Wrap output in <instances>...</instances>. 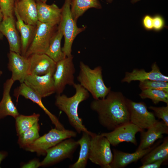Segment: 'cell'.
<instances>
[{
  "label": "cell",
  "instance_id": "1",
  "mask_svg": "<svg viewBox=\"0 0 168 168\" xmlns=\"http://www.w3.org/2000/svg\"><path fill=\"white\" fill-rule=\"evenodd\" d=\"M90 107L97 114L100 125L108 130L130 122L127 98L121 92L111 91L105 98L94 99Z\"/></svg>",
  "mask_w": 168,
  "mask_h": 168
},
{
  "label": "cell",
  "instance_id": "33",
  "mask_svg": "<svg viewBox=\"0 0 168 168\" xmlns=\"http://www.w3.org/2000/svg\"><path fill=\"white\" fill-rule=\"evenodd\" d=\"M148 108L152 110L156 116L162 120L168 126V105L166 106L155 107L151 106Z\"/></svg>",
  "mask_w": 168,
  "mask_h": 168
},
{
  "label": "cell",
  "instance_id": "25",
  "mask_svg": "<svg viewBox=\"0 0 168 168\" xmlns=\"http://www.w3.org/2000/svg\"><path fill=\"white\" fill-rule=\"evenodd\" d=\"M57 29L51 40L49 48L45 53L56 63L66 57L61 46L63 33L58 26Z\"/></svg>",
  "mask_w": 168,
  "mask_h": 168
},
{
  "label": "cell",
  "instance_id": "37",
  "mask_svg": "<svg viewBox=\"0 0 168 168\" xmlns=\"http://www.w3.org/2000/svg\"><path fill=\"white\" fill-rule=\"evenodd\" d=\"M40 166V162L37 159H34L23 165L22 168H37Z\"/></svg>",
  "mask_w": 168,
  "mask_h": 168
},
{
  "label": "cell",
  "instance_id": "20",
  "mask_svg": "<svg viewBox=\"0 0 168 168\" xmlns=\"http://www.w3.org/2000/svg\"><path fill=\"white\" fill-rule=\"evenodd\" d=\"M38 21L53 26L58 25L61 17V8L55 4L50 5L41 0H36Z\"/></svg>",
  "mask_w": 168,
  "mask_h": 168
},
{
  "label": "cell",
  "instance_id": "30",
  "mask_svg": "<svg viewBox=\"0 0 168 168\" xmlns=\"http://www.w3.org/2000/svg\"><path fill=\"white\" fill-rule=\"evenodd\" d=\"M142 99H149L155 104L160 102H165L168 105V92L156 89H146L142 91L139 94Z\"/></svg>",
  "mask_w": 168,
  "mask_h": 168
},
{
  "label": "cell",
  "instance_id": "10",
  "mask_svg": "<svg viewBox=\"0 0 168 168\" xmlns=\"http://www.w3.org/2000/svg\"><path fill=\"white\" fill-rule=\"evenodd\" d=\"M130 122L144 130L158 121L154 114L148 111L145 103L136 102L127 99Z\"/></svg>",
  "mask_w": 168,
  "mask_h": 168
},
{
  "label": "cell",
  "instance_id": "22",
  "mask_svg": "<svg viewBox=\"0 0 168 168\" xmlns=\"http://www.w3.org/2000/svg\"><path fill=\"white\" fill-rule=\"evenodd\" d=\"M14 8L25 23L36 26L38 18L35 0H19L15 2Z\"/></svg>",
  "mask_w": 168,
  "mask_h": 168
},
{
  "label": "cell",
  "instance_id": "5",
  "mask_svg": "<svg viewBox=\"0 0 168 168\" xmlns=\"http://www.w3.org/2000/svg\"><path fill=\"white\" fill-rule=\"evenodd\" d=\"M77 132L73 130L52 128L48 133L40 137L24 149L27 151L35 152L38 155H44L47 150L62 141L76 137Z\"/></svg>",
  "mask_w": 168,
  "mask_h": 168
},
{
  "label": "cell",
  "instance_id": "28",
  "mask_svg": "<svg viewBox=\"0 0 168 168\" xmlns=\"http://www.w3.org/2000/svg\"><path fill=\"white\" fill-rule=\"evenodd\" d=\"M40 114L34 113L29 115L19 114L15 118L17 135H19L38 122Z\"/></svg>",
  "mask_w": 168,
  "mask_h": 168
},
{
  "label": "cell",
  "instance_id": "14",
  "mask_svg": "<svg viewBox=\"0 0 168 168\" xmlns=\"http://www.w3.org/2000/svg\"><path fill=\"white\" fill-rule=\"evenodd\" d=\"M13 96L17 99L20 96H22L37 104L49 116L56 128L61 130L65 129L57 117L51 113L44 106L42 102V98L24 82L20 83V86L14 89Z\"/></svg>",
  "mask_w": 168,
  "mask_h": 168
},
{
  "label": "cell",
  "instance_id": "43",
  "mask_svg": "<svg viewBox=\"0 0 168 168\" xmlns=\"http://www.w3.org/2000/svg\"><path fill=\"white\" fill-rule=\"evenodd\" d=\"M42 2H44L46 3L47 0H41Z\"/></svg>",
  "mask_w": 168,
  "mask_h": 168
},
{
  "label": "cell",
  "instance_id": "29",
  "mask_svg": "<svg viewBox=\"0 0 168 168\" xmlns=\"http://www.w3.org/2000/svg\"><path fill=\"white\" fill-rule=\"evenodd\" d=\"M40 126L38 122L18 136L17 142L19 147L25 149L32 143L40 136L39 132Z\"/></svg>",
  "mask_w": 168,
  "mask_h": 168
},
{
  "label": "cell",
  "instance_id": "4",
  "mask_svg": "<svg viewBox=\"0 0 168 168\" xmlns=\"http://www.w3.org/2000/svg\"><path fill=\"white\" fill-rule=\"evenodd\" d=\"M72 0H65L61 8V17L58 26L60 28L64 42L62 50L66 57L72 56V48L73 41L76 36L85 29V27L79 28L73 19L71 11Z\"/></svg>",
  "mask_w": 168,
  "mask_h": 168
},
{
  "label": "cell",
  "instance_id": "21",
  "mask_svg": "<svg viewBox=\"0 0 168 168\" xmlns=\"http://www.w3.org/2000/svg\"><path fill=\"white\" fill-rule=\"evenodd\" d=\"M14 82L10 78L7 79L3 84L2 96L0 101V120L8 116L15 119L20 114L10 94Z\"/></svg>",
  "mask_w": 168,
  "mask_h": 168
},
{
  "label": "cell",
  "instance_id": "16",
  "mask_svg": "<svg viewBox=\"0 0 168 168\" xmlns=\"http://www.w3.org/2000/svg\"><path fill=\"white\" fill-rule=\"evenodd\" d=\"M152 70L147 72L143 69H134L129 72H127L122 80V82L130 83L133 81H138L139 82L146 80L160 81L168 82V77L163 74L156 62L153 63L151 66Z\"/></svg>",
  "mask_w": 168,
  "mask_h": 168
},
{
  "label": "cell",
  "instance_id": "41",
  "mask_svg": "<svg viewBox=\"0 0 168 168\" xmlns=\"http://www.w3.org/2000/svg\"><path fill=\"white\" fill-rule=\"evenodd\" d=\"M107 2L109 3L111 2L113 0H106Z\"/></svg>",
  "mask_w": 168,
  "mask_h": 168
},
{
  "label": "cell",
  "instance_id": "6",
  "mask_svg": "<svg viewBox=\"0 0 168 168\" xmlns=\"http://www.w3.org/2000/svg\"><path fill=\"white\" fill-rule=\"evenodd\" d=\"M113 158L110 144L105 137L93 133L91 135L89 159L103 168H110Z\"/></svg>",
  "mask_w": 168,
  "mask_h": 168
},
{
  "label": "cell",
  "instance_id": "38",
  "mask_svg": "<svg viewBox=\"0 0 168 168\" xmlns=\"http://www.w3.org/2000/svg\"><path fill=\"white\" fill-rule=\"evenodd\" d=\"M7 154L6 152L0 151V168L1 162L6 157Z\"/></svg>",
  "mask_w": 168,
  "mask_h": 168
},
{
  "label": "cell",
  "instance_id": "8",
  "mask_svg": "<svg viewBox=\"0 0 168 168\" xmlns=\"http://www.w3.org/2000/svg\"><path fill=\"white\" fill-rule=\"evenodd\" d=\"M79 146L78 141L72 138L62 141L47 150L46 157L40 162V166H50L66 159H72Z\"/></svg>",
  "mask_w": 168,
  "mask_h": 168
},
{
  "label": "cell",
  "instance_id": "12",
  "mask_svg": "<svg viewBox=\"0 0 168 168\" xmlns=\"http://www.w3.org/2000/svg\"><path fill=\"white\" fill-rule=\"evenodd\" d=\"M143 130L129 122L118 127L110 132L103 133L100 134L106 137L110 145L114 146L123 142H130L136 145L137 143L136 135Z\"/></svg>",
  "mask_w": 168,
  "mask_h": 168
},
{
  "label": "cell",
  "instance_id": "36",
  "mask_svg": "<svg viewBox=\"0 0 168 168\" xmlns=\"http://www.w3.org/2000/svg\"><path fill=\"white\" fill-rule=\"evenodd\" d=\"M166 161L165 160H161L149 163L142 165L139 168H159L162 163Z\"/></svg>",
  "mask_w": 168,
  "mask_h": 168
},
{
  "label": "cell",
  "instance_id": "27",
  "mask_svg": "<svg viewBox=\"0 0 168 168\" xmlns=\"http://www.w3.org/2000/svg\"><path fill=\"white\" fill-rule=\"evenodd\" d=\"M101 7L98 0H72L71 3L72 15L76 22L78 18L89 9Z\"/></svg>",
  "mask_w": 168,
  "mask_h": 168
},
{
  "label": "cell",
  "instance_id": "23",
  "mask_svg": "<svg viewBox=\"0 0 168 168\" xmlns=\"http://www.w3.org/2000/svg\"><path fill=\"white\" fill-rule=\"evenodd\" d=\"M14 13L16 19V28L21 35V54L25 56L33 38L36 26L25 23L15 8Z\"/></svg>",
  "mask_w": 168,
  "mask_h": 168
},
{
  "label": "cell",
  "instance_id": "11",
  "mask_svg": "<svg viewBox=\"0 0 168 168\" xmlns=\"http://www.w3.org/2000/svg\"><path fill=\"white\" fill-rule=\"evenodd\" d=\"M55 70H51L42 75H28L24 82L41 98L48 96L55 93L53 78Z\"/></svg>",
  "mask_w": 168,
  "mask_h": 168
},
{
  "label": "cell",
  "instance_id": "2",
  "mask_svg": "<svg viewBox=\"0 0 168 168\" xmlns=\"http://www.w3.org/2000/svg\"><path fill=\"white\" fill-rule=\"evenodd\" d=\"M73 86L75 93L68 97L64 94H57L55 96V105L60 110L67 115L70 125L76 132L90 133L83 124L82 119L78 115V109L79 104L87 100L89 97V93L79 83H75Z\"/></svg>",
  "mask_w": 168,
  "mask_h": 168
},
{
  "label": "cell",
  "instance_id": "7",
  "mask_svg": "<svg viewBox=\"0 0 168 168\" xmlns=\"http://www.w3.org/2000/svg\"><path fill=\"white\" fill-rule=\"evenodd\" d=\"M56 26L38 21L33 38L25 56L28 57L33 54H45L55 32Z\"/></svg>",
  "mask_w": 168,
  "mask_h": 168
},
{
  "label": "cell",
  "instance_id": "44",
  "mask_svg": "<svg viewBox=\"0 0 168 168\" xmlns=\"http://www.w3.org/2000/svg\"><path fill=\"white\" fill-rule=\"evenodd\" d=\"M0 11H1V8H0Z\"/></svg>",
  "mask_w": 168,
  "mask_h": 168
},
{
  "label": "cell",
  "instance_id": "24",
  "mask_svg": "<svg viewBox=\"0 0 168 168\" xmlns=\"http://www.w3.org/2000/svg\"><path fill=\"white\" fill-rule=\"evenodd\" d=\"M82 133L81 138L78 140L80 146L78 158L75 163L69 166L70 168H85L86 166L89 159L91 135L93 133Z\"/></svg>",
  "mask_w": 168,
  "mask_h": 168
},
{
  "label": "cell",
  "instance_id": "15",
  "mask_svg": "<svg viewBox=\"0 0 168 168\" xmlns=\"http://www.w3.org/2000/svg\"><path fill=\"white\" fill-rule=\"evenodd\" d=\"M28 58V75H42L56 69V63L45 54H33Z\"/></svg>",
  "mask_w": 168,
  "mask_h": 168
},
{
  "label": "cell",
  "instance_id": "35",
  "mask_svg": "<svg viewBox=\"0 0 168 168\" xmlns=\"http://www.w3.org/2000/svg\"><path fill=\"white\" fill-rule=\"evenodd\" d=\"M142 25L145 29L147 30L153 29V17L149 15H146L143 18Z\"/></svg>",
  "mask_w": 168,
  "mask_h": 168
},
{
  "label": "cell",
  "instance_id": "9",
  "mask_svg": "<svg viewBox=\"0 0 168 168\" xmlns=\"http://www.w3.org/2000/svg\"><path fill=\"white\" fill-rule=\"evenodd\" d=\"M73 59L72 55L56 63L53 78L57 94H61L66 85L73 86L75 83L74 74L75 68Z\"/></svg>",
  "mask_w": 168,
  "mask_h": 168
},
{
  "label": "cell",
  "instance_id": "13",
  "mask_svg": "<svg viewBox=\"0 0 168 168\" xmlns=\"http://www.w3.org/2000/svg\"><path fill=\"white\" fill-rule=\"evenodd\" d=\"M8 58L7 68L12 72L11 78L14 82L23 83L28 75V58L12 51L8 54Z\"/></svg>",
  "mask_w": 168,
  "mask_h": 168
},
{
  "label": "cell",
  "instance_id": "26",
  "mask_svg": "<svg viewBox=\"0 0 168 168\" xmlns=\"http://www.w3.org/2000/svg\"><path fill=\"white\" fill-rule=\"evenodd\" d=\"M168 159V137H165L162 143L158 145L141 158L142 165L161 160Z\"/></svg>",
  "mask_w": 168,
  "mask_h": 168
},
{
  "label": "cell",
  "instance_id": "18",
  "mask_svg": "<svg viewBox=\"0 0 168 168\" xmlns=\"http://www.w3.org/2000/svg\"><path fill=\"white\" fill-rule=\"evenodd\" d=\"M160 142L145 149L136 151L131 153L114 149L113 158L110 165V168H123L132 163L137 161L159 145Z\"/></svg>",
  "mask_w": 168,
  "mask_h": 168
},
{
  "label": "cell",
  "instance_id": "32",
  "mask_svg": "<svg viewBox=\"0 0 168 168\" xmlns=\"http://www.w3.org/2000/svg\"><path fill=\"white\" fill-rule=\"evenodd\" d=\"M15 2V0H0V7L3 17L13 16Z\"/></svg>",
  "mask_w": 168,
  "mask_h": 168
},
{
  "label": "cell",
  "instance_id": "3",
  "mask_svg": "<svg viewBox=\"0 0 168 168\" xmlns=\"http://www.w3.org/2000/svg\"><path fill=\"white\" fill-rule=\"evenodd\" d=\"M80 70L77 79L79 84L92 96L94 99L105 97L111 91V87L105 85L100 66L91 68L82 61L79 63Z\"/></svg>",
  "mask_w": 168,
  "mask_h": 168
},
{
  "label": "cell",
  "instance_id": "34",
  "mask_svg": "<svg viewBox=\"0 0 168 168\" xmlns=\"http://www.w3.org/2000/svg\"><path fill=\"white\" fill-rule=\"evenodd\" d=\"M165 26L164 18L161 16L156 15L153 17V29L159 31L162 29Z\"/></svg>",
  "mask_w": 168,
  "mask_h": 168
},
{
  "label": "cell",
  "instance_id": "19",
  "mask_svg": "<svg viewBox=\"0 0 168 168\" xmlns=\"http://www.w3.org/2000/svg\"><path fill=\"white\" fill-rule=\"evenodd\" d=\"M16 28L13 16L3 17L0 32L7 38L10 51L21 54V39Z\"/></svg>",
  "mask_w": 168,
  "mask_h": 168
},
{
  "label": "cell",
  "instance_id": "40",
  "mask_svg": "<svg viewBox=\"0 0 168 168\" xmlns=\"http://www.w3.org/2000/svg\"><path fill=\"white\" fill-rule=\"evenodd\" d=\"M140 0H132L131 1V2L132 3H134L138 2L139 1H140Z\"/></svg>",
  "mask_w": 168,
  "mask_h": 168
},
{
  "label": "cell",
  "instance_id": "17",
  "mask_svg": "<svg viewBox=\"0 0 168 168\" xmlns=\"http://www.w3.org/2000/svg\"><path fill=\"white\" fill-rule=\"evenodd\" d=\"M140 142L136 151H141L151 147L157 139H161L163 134H168V126L162 120L158 121L147 130L141 132Z\"/></svg>",
  "mask_w": 168,
  "mask_h": 168
},
{
  "label": "cell",
  "instance_id": "42",
  "mask_svg": "<svg viewBox=\"0 0 168 168\" xmlns=\"http://www.w3.org/2000/svg\"><path fill=\"white\" fill-rule=\"evenodd\" d=\"M3 73V72L2 71L0 70V77L1 76Z\"/></svg>",
  "mask_w": 168,
  "mask_h": 168
},
{
  "label": "cell",
  "instance_id": "39",
  "mask_svg": "<svg viewBox=\"0 0 168 168\" xmlns=\"http://www.w3.org/2000/svg\"><path fill=\"white\" fill-rule=\"evenodd\" d=\"M3 16L1 11H0V24L3 19Z\"/></svg>",
  "mask_w": 168,
  "mask_h": 168
},
{
  "label": "cell",
  "instance_id": "31",
  "mask_svg": "<svg viewBox=\"0 0 168 168\" xmlns=\"http://www.w3.org/2000/svg\"><path fill=\"white\" fill-rule=\"evenodd\" d=\"M139 87L142 91L146 89H156L163 90L168 92V82L146 80L140 82Z\"/></svg>",
  "mask_w": 168,
  "mask_h": 168
}]
</instances>
